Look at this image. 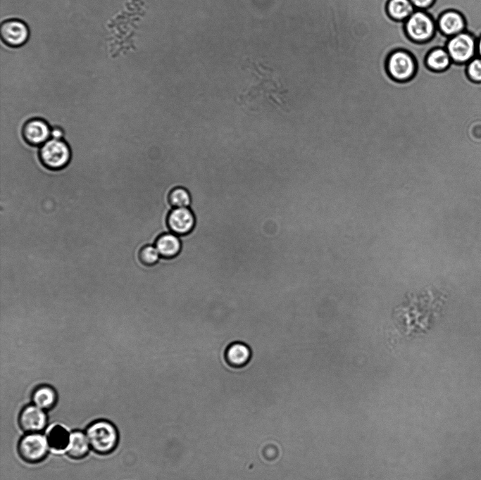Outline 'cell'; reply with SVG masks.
Returning a JSON list of instances; mask_svg holds the SVG:
<instances>
[{"instance_id":"30bf717a","label":"cell","mask_w":481,"mask_h":480,"mask_svg":"<svg viewBox=\"0 0 481 480\" xmlns=\"http://www.w3.org/2000/svg\"><path fill=\"white\" fill-rule=\"evenodd\" d=\"M44 410L33 405L25 407L20 414L19 424L21 429L28 433H38L46 424Z\"/></svg>"},{"instance_id":"e0dca14e","label":"cell","mask_w":481,"mask_h":480,"mask_svg":"<svg viewBox=\"0 0 481 480\" xmlns=\"http://www.w3.org/2000/svg\"><path fill=\"white\" fill-rule=\"evenodd\" d=\"M415 11L410 0H389L387 4L389 15L396 20H406Z\"/></svg>"},{"instance_id":"7a4b0ae2","label":"cell","mask_w":481,"mask_h":480,"mask_svg":"<svg viewBox=\"0 0 481 480\" xmlns=\"http://www.w3.org/2000/svg\"><path fill=\"white\" fill-rule=\"evenodd\" d=\"M39 159L48 169L60 170L65 168L70 160V150L62 139H49L40 148Z\"/></svg>"},{"instance_id":"603a6c76","label":"cell","mask_w":481,"mask_h":480,"mask_svg":"<svg viewBox=\"0 0 481 480\" xmlns=\"http://www.w3.org/2000/svg\"><path fill=\"white\" fill-rule=\"evenodd\" d=\"M63 130L59 127H54L51 130V137L54 139H62L63 137Z\"/></svg>"},{"instance_id":"4fadbf2b","label":"cell","mask_w":481,"mask_h":480,"mask_svg":"<svg viewBox=\"0 0 481 480\" xmlns=\"http://www.w3.org/2000/svg\"><path fill=\"white\" fill-rule=\"evenodd\" d=\"M155 246L161 256L173 258L180 253L182 244L178 235L174 233H164L157 237Z\"/></svg>"},{"instance_id":"52a82bcc","label":"cell","mask_w":481,"mask_h":480,"mask_svg":"<svg viewBox=\"0 0 481 480\" xmlns=\"http://www.w3.org/2000/svg\"><path fill=\"white\" fill-rule=\"evenodd\" d=\"M2 42L11 47H19L26 43L30 32L26 23L19 19H8L3 21L0 27Z\"/></svg>"},{"instance_id":"6da1fadb","label":"cell","mask_w":481,"mask_h":480,"mask_svg":"<svg viewBox=\"0 0 481 480\" xmlns=\"http://www.w3.org/2000/svg\"><path fill=\"white\" fill-rule=\"evenodd\" d=\"M90 447L97 453L107 454L113 451L118 440L115 427L105 420L91 424L86 431Z\"/></svg>"},{"instance_id":"d6986e66","label":"cell","mask_w":481,"mask_h":480,"mask_svg":"<svg viewBox=\"0 0 481 480\" xmlns=\"http://www.w3.org/2000/svg\"><path fill=\"white\" fill-rule=\"evenodd\" d=\"M168 201L175 208H187L190 204L191 197L185 189L177 187L170 192Z\"/></svg>"},{"instance_id":"8992f818","label":"cell","mask_w":481,"mask_h":480,"mask_svg":"<svg viewBox=\"0 0 481 480\" xmlns=\"http://www.w3.org/2000/svg\"><path fill=\"white\" fill-rule=\"evenodd\" d=\"M387 68L390 76L398 81L410 80L416 70L413 56L404 50H396L389 55Z\"/></svg>"},{"instance_id":"9a60e30c","label":"cell","mask_w":481,"mask_h":480,"mask_svg":"<svg viewBox=\"0 0 481 480\" xmlns=\"http://www.w3.org/2000/svg\"><path fill=\"white\" fill-rule=\"evenodd\" d=\"M226 357L229 363L232 366L242 367L249 360L251 350L245 343H235L229 346Z\"/></svg>"},{"instance_id":"277c9868","label":"cell","mask_w":481,"mask_h":480,"mask_svg":"<svg viewBox=\"0 0 481 480\" xmlns=\"http://www.w3.org/2000/svg\"><path fill=\"white\" fill-rule=\"evenodd\" d=\"M435 20L423 10L416 11L405 20L407 35L417 42L430 39L435 31Z\"/></svg>"},{"instance_id":"44dd1931","label":"cell","mask_w":481,"mask_h":480,"mask_svg":"<svg viewBox=\"0 0 481 480\" xmlns=\"http://www.w3.org/2000/svg\"><path fill=\"white\" fill-rule=\"evenodd\" d=\"M467 73L475 82H481V58L475 56L468 63Z\"/></svg>"},{"instance_id":"5bb4252c","label":"cell","mask_w":481,"mask_h":480,"mask_svg":"<svg viewBox=\"0 0 481 480\" xmlns=\"http://www.w3.org/2000/svg\"><path fill=\"white\" fill-rule=\"evenodd\" d=\"M89 448L86 434L76 431L71 433L70 444L66 452L73 459H81L87 455Z\"/></svg>"},{"instance_id":"9c48e42d","label":"cell","mask_w":481,"mask_h":480,"mask_svg":"<svg viewBox=\"0 0 481 480\" xmlns=\"http://www.w3.org/2000/svg\"><path fill=\"white\" fill-rule=\"evenodd\" d=\"M167 223L173 233L182 236L189 234L194 229L195 219L187 208H175L168 215Z\"/></svg>"},{"instance_id":"5b68a950","label":"cell","mask_w":481,"mask_h":480,"mask_svg":"<svg viewBox=\"0 0 481 480\" xmlns=\"http://www.w3.org/2000/svg\"><path fill=\"white\" fill-rule=\"evenodd\" d=\"M49 449L46 436L38 433H29L23 436L18 444V452L25 461L36 463L42 461Z\"/></svg>"},{"instance_id":"7402d4cb","label":"cell","mask_w":481,"mask_h":480,"mask_svg":"<svg viewBox=\"0 0 481 480\" xmlns=\"http://www.w3.org/2000/svg\"><path fill=\"white\" fill-rule=\"evenodd\" d=\"M416 9L424 10L430 7L435 0H410Z\"/></svg>"},{"instance_id":"2e32d148","label":"cell","mask_w":481,"mask_h":480,"mask_svg":"<svg viewBox=\"0 0 481 480\" xmlns=\"http://www.w3.org/2000/svg\"><path fill=\"white\" fill-rule=\"evenodd\" d=\"M57 400L55 390L49 386H41L32 394L33 404L45 410L54 407Z\"/></svg>"},{"instance_id":"cb8c5ba5","label":"cell","mask_w":481,"mask_h":480,"mask_svg":"<svg viewBox=\"0 0 481 480\" xmlns=\"http://www.w3.org/2000/svg\"><path fill=\"white\" fill-rule=\"evenodd\" d=\"M477 56L481 58V37L477 41Z\"/></svg>"},{"instance_id":"ffe728a7","label":"cell","mask_w":481,"mask_h":480,"mask_svg":"<svg viewBox=\"0 0 481 480\" xmlns=\"http://www.w3.org/2000/svg\"><path fill=\"white\" fill-rule=\"evenodd\" d=\"M138 258L144 266H152L158 262L161 255L156 246L146 245L139 250Z\"/></svg>"},{"instance_id":"ba28073f","label":"cell","mask_w":481,"mask_h":480,"mask_svg":"<svg viewBox=\"0 0 481 480\" xmlns=\"http://www.w3.org/2000/svg\"><path fill=\"white\" fill-rule=\"evenodd\" d=\"M48 123L41 118H32L23 125L22 134L24 140L31 146H42L51 137Z\"/></svg>"},{"instance_id":"8fae6325","label":"cell","mask_w":481,"mask_h":480,"mask_svg":"<svg viewBox=\"0 0 481 480\" xmlns=\"http://www.w3.org/2000/svg\"><path fill=\"white\" fill-rule=\"evenodd\" d=\"M440 31L449 37L454 36L465 30V20L461 14L455 11L443 13L438 20Z\"/></svg>"},{"instance_id":"7c38bea8","label":"cell","mask_w":481,"mask_h":480,"mask_svg":"<svg viewBox=\"0 0 481 480\" xmlns=\"http://www.w3.org/2000/svg\"><path fill=\"white\" fill-rule=\"evenodd\" d=\"M49 448L54 452L67 451L71 433L63 425L55 424L49 427L46 435Z\"/></svg>"},{"instance_id":"3957f363","label":"cell","mask_w":481,"mask_h":480,"mask_svg":"<svg viewBox=\"0 0 481 480\" xmlns=\"http://www.w3.org/2000/svg\"><path fill=\"white\" fill-rule=\"evenodd\" d=\"M445 49L452 61L468 63L477 56V40L472 34L463 31L451 37Z\"/></svg>"},{"instance_id":"ac0fdd59","label":"cell","mask_w":481,"mask_h":480,"mask_svg":"<svg viewBox=\"0 0 481 480\" xmlns=\"http://www.w3.org/2000/svg\"><path fill=\"white\" fill-rule=\"evenodd\" d=\"M451 59L446 50L443 48L432 49L427 56L425 63L430 69L436 71H442L446 69Z\"/></svg>"}]
</instances>
